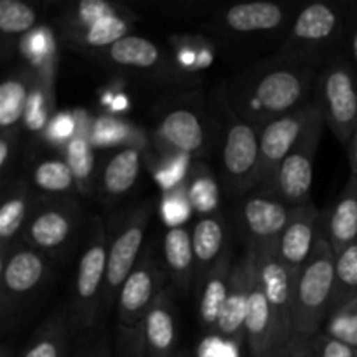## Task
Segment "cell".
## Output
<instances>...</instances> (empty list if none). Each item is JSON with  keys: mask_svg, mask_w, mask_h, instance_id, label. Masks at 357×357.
Masks as SVG:
<instances>
[{"mask_svg": "<svg viewBox=\"0 0 357 357\" xmlns=\"http://www.w3.org/2000/svg\"><path fill=\"white\" fill-rule=\"evenodd\" d=\"M321 331L335 340L351 345L357 351V298L333 310Z\"/></svg>", "mask_w": 357, "mask_h": 357, "instance_id": "41", "label": "cell"}, {"mask_svg": "<svg viewBox=\"0 0 357 357\" xmlns=\"http://www.w3.org/2000/svg\"><path fill=\"white\" fill-rule=\"evenodd\" d=\"M251 282H253L251 258L250 255L244 253V257L234 264L229 296H227L222 317L213 335H218L220 338L230 344H244V324H246L248 305H250Z\"/></svg>", "mask_w": 357, "mask_h": 357, "instance_id": "19", "label": "cell"}, {"mask_svg": "<svg viewBox=\"0 0 357 357\" xmlns=\"http://www.w3.org/2000/svg\"><path fill=\"white\" fill-rule=\"evenodd\" d=\"M169 278L164 265L145 248L139 261L119 291L117 326L138 328L155 300L169 288Z\"/></svg>", "mask_w": 357, "mask_h": 357, "instance_id": "12", "label": "cell"}, {"mask_svg": "<svg viewBox=\"0 0 357 357\" xmlns=\"http://www.w3.org/2000/svg\"><path fill=\"white\" fill-rule=\"evenodd\" d=\"M108 230L103 218L91 216L77 260L72 284V309L77 335L101 324L105 281H107Z\"/></svg>", "mask_w": 357, "mask_h": 357, "instance_id": "3", "label": "cell"}, {"mask_svg": "<svg viewBox=\"0 0 357 357\" xmlns=\"http://www.w3.org/2000/svg\"><path fill=\"white\" fill-rule=\"evenodd\" d=\"M91 143L94 149H126V146H138L145 152L150 146V139L146 138L142 129L136 128L131 122L117 117V115L103 114L94 119L89 132Z\"/></svg>", "mask_w": 357, "mask_h": 357, "instance_id": "33", "label": "cell"}, {"mask_svg": "<svg viewBox=\"0 0 357 357\" xmlns=\"http://www.w3.org/2000/svg\"><path fill=\"white\" fill-rule=\"evenodd\" d=\"M162 265L171 284L180 291H188L195 284L192 229L187 225L166 230L162 237Z\"/></svg>", "mask_w": 357, "mask_h": 357, "instance_id": "28", "label": "cell"}, {"mask_svg": "<svg viewBox=\"0 0 357 357\" xmlns=\"http://www.w3.org/2000/svg\"><path fill=\"white\" fill-rule=\"evenodd\" d=\"M115 351L117 357H150L143 342L142 330L138 328L117 326L115 335Z\"/></svg>", "mask_w": 357, "mask_h": 357, "instance_id": "46", "label": "cell"}, {"mask_svg": "<svg viewBox=\"0 0 357 357\" xmlns=\"http://www.w3.org/2000/svg\"><path fill=\"white\" fill-rule=\"evenodd\" d=\"M139 330L150 357H171L176 354L178 314L171 288H167L150 307L139 324Z\"/></svg>", "mask_w": 357, "mask_h": 357, "instance_id": "21", "label": "cell"}, {"mask_svg": "<svg viewBox=\"0 0 357 357\" xmlns=\"http://www.w3.org/2000/svg\"><path fill=\"white\" fill-rule=\"evenodd\" d=\"M56 68L58 65L37 68V80L21 124V132H26L33 139L44 138L49 122L56 115Z\"/></svg>", "mask_w": 357, "mask_h": 357, "instance_id": "32", "label": "cell"}, {"mask_svg": "<svg viewBox=\"0 0 357 357\" xmlns=\"http://www.w3.org/2000/svg\"><path fill=\"white\" fill-rule=\"evenodd\" d=\"M28 183L37 197H75L77 181L63 155L35 157L28 167Z\"/></svg>", "mask_w": 357, "mask_h": 357, "instance_id": "30", "label": "cell"}, {"mask_svg": "<svg viewBox=\"0 0 357 357\" xmlns=\"http://www.w3.org/2000/svg\"><path fill=\"white\" fill-rule=\"evenodd\" d=\"M323 237L335 253L357 243V178L349 176L330 211L323 213Z\"/></svg>", "mask_w": 357, "mask_h": 357, "instance_id": "27", "label": "cell"}, {"mask_svg": "<svg viewBox=\"0 0 357 357\" xmlns=\"http://www.w3.org/2000/svg\"><path fill=\"white\" fill-rule=\"evenodd\" d=\"M37 195L31 190L26 176L17 174L2 187L0 201V257L14 244L20 243L21 234L33 209Z\"/></svg>", "mask_w": 357, "mask_h": 357, "instance_id": "20", "label": "cell"}, {"mask_svg": "<svg viewBox=\"0 0 357 357\" xmlns=\"http://www.w3.org/2000/svg\"><path fill=\"white\" fill-rule=\"evenodd\" d=\"M77 129H79V117H77V110H63L56 112V115L52 117V121L49 122L47 129L44 132V142L51 143L52 146H58L63 149L66 146V143L77 135Z\"/></svg>", "mask_w": 357, "mask_h": 357, "instance_id": "44", "label": "cell"}, {"mask_svg": "<svg viewBox=\"0 0 357 357\" xmlns=\"http://www.w3.org/2000/svg\"><path fill=\"white\" fill-rule=\"evenodd\" d=\"M183 185L192 209H194V213H197L199 218L220 213L222 188H220V183L213 171L204 162L194 160Z\"/></svg>", "mask_w": 357, "mask_h": 357, "instance_id": "34", "label": "cell"}, {"mask_svg": "<svg viewBox=\"0 0 357 357\" xmlns=\"http://www.w3.org/2000/svg\"><path fill=\"white\" fill-rule=\"evenodd\" d=\"M288 20V7L278 2L237 3L218 14L220 30L234 35L275 31Z\"/></svg>", "mask_w": 357, "mask_h": 357, "instance_id": "22", "label": "cell"}, {"mask_svg": "<svg viewBox=\"0 0 357 357\" xmlns=\"http://www.w3.org/2000/svg\"><path fill=\"white\" fill-rule=\"evenodd\" d=\"M324 128H326V122L319 108L295 149L282 160L271 180L261 185L260 190L268 192L293 208L310 204L312 202L310 192H312L314 160H316V153L323 139Z\"/></svg>", "mask_w": 357, "mask_h": 357, "instance_id": "10", "label": "cell"}, {"mask_svg": "<svg viewBox=\"0 0 357 357\" xmlns=\"http://www.w3.org/2000/svg\"><path fill=\"white\" fill-rule=\"evenodd\" d=\"M173 61L183 73L201 72L213 63V51L209 42L194 35H176L171 37Z\"/></svg>", "mask_w": 357, "mask_h": 357, "instance_id": "38", "label": "cell"}, {"mask_svg": "<svg viewBox=\"0 0 357 357\" xmlns=\"http://www.w3.org/2000/svg\"><path fill=\"white\" fill-rule=\"evenodd\" d=\"M152 215V201L138 202L114 223V230L108 234L107 281L101 303V321L110 312L112 307H115L122 284L139 261L143 253V239Z\"/></svg>", "mask_w": 357, "mask_h": 357, "instance_id": "5", "label": "cell"}, {"mask_svg": "<svg viewBox=\"0 0 357 357\" xmlns=\"http://www.w3.org/2000/svg\"><path fill=\"white\" fill-rule=\"evenodd\" d=\"M310 345H312L314 357H357L354 347L328 337L323 331L310 337Z\"/></svg>", "mask_w": 357, "mask_h": 357, "instance_id": "47", "label": "cell"}, {"mask_svg": "<svg viewBox=\"0 0 357 357\" xmlns=\"http://www.w3.org/2000/svg\"><path fill=\"white\" fill-rule=\"evenodd\" d=\"M239 351H241V349H239ZM239 351H237V352H234V354H232V356H230V357H241V354H239Z\"/></svg>", "mask_w": 357, "mask_h": 357, "instance_id": "53", "label": "cell"}, {"mask_svg": "<svg viewBox=\"0 0 357 357\" xmlns=\"http://www.w3.org/2000/svg\"><path fill=\"white\" fill-rule=\"evenodd\" d=\"M354 298H357V243L335 253V286L331 312Z\"/></svg>", "mask_w": 357, "mask_h": 357, "instance_id": "37", "label": "cell"}, {"mask_svg": "<svg viewBox=\"0 0 357 357\" xmlns=\"http://www.w3.org/2000/svg\"><path fill=\"white\" fill-rule=\"evenodd\" d=\"M345 14L338 3L312 2L296 14L275 56L319 66L331 58L344 33Z\"/></svg>", "mask_w": 357, "mask_h": 357, "instance_id": "4", "label": "cell"}, {"mask_svg": "<svg viewBox=\"0 0 357 357\" xmlns=\"http://www.w3.org/2000/svg\"><path fill=\"white\" fill-rule=\"evenodd\" d=\"M314 94L328 128L349 145L357 128V68L351 59L340 54L328 58L317 73Z\"/></svg>", "mask_w": 357, "mask_h": 357, "instance_id": "6", "label": "cell"}, {"mask_svg": "<svg viewBox=\"0 0 357 357\" xmlns=\"http://www.w3.org/2000/svg\"><path fill=\"white\" fill-rule=\"evenodd\" d=\"M152 169L153 180L159 183L164 192L181 187L187 180L194 159L181 153L153 152V162H146Z\"/></svg>", "mask_w": 357, "mask_h": 357, "instance_id": "39", "label": "cell"}, {"mask_svg": "<svg viewBox=\"0 0 357 357\" xmlns=\"http://www.w3.org/2000/svg\"><path fill=\"white\" fill-rule=\"evenodd\" d=\"M321 236H323V213L310 202L296 208L293 218L289 220L274 246L268 250L282 261L284 267L296 274L309 260Z\"/></svg>", "mask_w": 357, "mask_h": 357, "instance_id": "18", "label": "cell"}, {"mask_svg": "<svg viewBox=\"0 0 357 357\" xmlns=\"http://www.w3.org/2000/svg\"><path fill=\"white\" fill-rule=\"evenodd\" d=\"M73 357H112V335L103 323L77 335Z\"/></svg>", "mask_w": 357, "mask_h": 357, "instance_id": "43", "label": "cell"}, {"mask_svg": "<svg viewBox=\"0 0 357 357\" xmlns=\"http://www.w3.org/2000/svg\"><path fill=\"white\" fill-rule=\"evenodd\" d=\"M20 49L31 68L58 65V44L54 31L49 26H37L20 42Z\"/></svg>", "mask_w": 357, "mask_h": 357, "instance_id": "40", "label": "cell"}, {"mask_svg": "<svg viewBox=\"0 0 357 357\" xmlns=\"http://www.w3.org/2000/svg\"><path fill=\"white\" fill-rule=\"evenodd\" d=\"M0 357H14V356L10 354L9 347H2V351H0Z\"/></svg>", "mask_w": 357, "mask_h": 357, "instance_id": "51", "label": "cell"}, {"mask_svg": "<svg viewBox=\"0 0 357 357\" xmlns=\"http://www.w3.org/2000/svg\"><path fill=\"white\" fill-rule=\"evenodd\" d=\"M317 73L319 66L274 56L234 77L223 91L232 110L255 129H261L312 103Z\"/></svg>", "mask_w": 357, "mask_h": 357, "instance_id": "1", "label": "cell"}, {"mask_svg": "<svg viewBox=\"0 0 357 357\" xmlns=\"http://www.w3.org/2000/svg\"><path fill=\"white\" fill-rule=\"evenodd\" d=\"M192 246L195 257V286L230 251V227L222 213L201 216L192 227Z\"/></svg>", "mask_w": 357, "mask_h": 357, "instance_id": "23", "label": "cell"}, {"mask_svg": "<svg viewBox=\"0 0 357 357\" xmlns=\"http://www.w3.org/2000/svg\"><path fill=\"white\" fill-rule=\"evenodd\" d=\"M94 58L110 68L153 79L183 80L185 75L157 42L135 33L128 35L103 52L94 54Z\"/></svg>", "mask_w": 357, "mask_h": 357, "instance_id": "14", "label": "cell"}, {"mask_svg": "<svg viewBox=\"0 0 357 357\" xmlns=\"http://www.w3.org/2000/svg\"><path fill=\"white\" fill-rule=\"evenodd\" d=\"M232 250L227 251L218 265L201 279L199 288V324L208 335H213L222 317L230 289V275L234 268Z\"/></svg>", "mask_w": 357, "mask_h": 357, "instance_id": "26", "label": "cell"}, {"mask_svg": "<svg viewBox=\"0 0 357 357\" xmlns=\"http://www.w3.org/2000/svg\"><path fill=\"white\" fill-rule=\"evenodd\" d=\"M145 164L146 152L138 146L108 152L98 166L94 195L105 206L117 204L135 190Z\"/></svg>", "mask_w": 357, "mask_h": 357, "instance_id": "17", "label": "cell"}, {"mask_svg": "<svg viewBox=\"0 0 357 357\" xmlns=\"http://www.w3.org/2000/svg\"><path fill=\"white\" fill-rule=\"evenodd\" d=\"M38 17L40 14L30 3L21 2V0H2L0 2V35H2L3 45H20V42L37 28Z\"/></svg>", "mask_w": 357, "mask_h": 357, "instance_id": "36", "label": "cell"}, {"mask_svg": "<svg viewBox=\"0 0 357 357\" xmlns=\"http://www.w3.org/2000/svg\"><path fill=\"white\" fill-rule=\"evenodd\" d=\"M37 80V70L17 66L0 84V131H21L24 110Z\"/></svg>", "mask_w": 357, "mask_h": 357, "instance_id": "29", "label": "cell"}, {"mask_svg": "<svg viewBox=\"0 0 357 357\" xmlns=\"http://www.w3.org/2000/svg\"><path fill=\"white\" fill-rule=\"evenodd\" d=\"M82 225L84 208L77 197H37L20 243L56 260L68 251Z\"/></svg>", "mask_w": 357, "mask_h": 357, "instance_id": "7", "label": "cell"}, {"mask_svg": "<svg viewBox=\"0 0 357 357\" xmlns=\"http://www.w3.org/2000/svg\"><path fill=\"white\" fill-rule=\"evenodd\" d=\"M349 44H351V61L357 68V24L354 26V30H352L351 42Z\"/></svg>", "mask_w": 357, "mask_h": 357, "instance_id": "50", "label": "cell"}, {"mask_svg": "<svg viewBox=\"0 0 357 357\" xmlns=\"http://www.w3.org/2000/svg\"><path fill=\"white\" fill-rule=\"evenodd\" d=\"M222 110L225 112L223 122L222 149V187L229 197H243L255 188L260 160V139L258 129L241 119L229 105L223 91L220 98Z\"/></svg>", "mask_w": 357, "mask_h": 357, "instance_id": "8", "label": "cell"}, {"mask_svg": "<svg viewBox=\"0 0 357 357\" xmlns=\"http://www.w3.org/2000/svg\"><path fill=\"white\" fill-rule=\"evenodd\" d=\"M274 357H314L310 338L291 337V340H289Z\"/></svg>", "mask_w": 357, "mask_h": 357, "instance_id": "48", "label": "cell"}, {"mask_svg": "<svg viewBox=\"0 0 357 357\" xmlns=\"http://www.w3.org/2000/svg\"><path fill=\"white\" fill-rule=\"evenodd\" d=\"M335 286V251L323 236L309 260L295 274L293 284V337L310 338L323 330L331 312Z\"/></svg>", "mask_w": 357, "mask_h": 357, "instance_id": "2", "label": "cell"}, {"mask_svg": "<svg viewBox=\"0 0 357 357\" xmlns=\"http://www.w3.org/2000/svg\"><path fill=\"white\" fill-rule=\"evenodd\" d=\"M159 211L164 223L169 225V229H173V227H183L187 223V220L190 218L194 209H192L190 201H188L185 185L174 188V190L164 192L162 199H160Z\"/></svg>", "mask_w": 357, "mask_h": 357, "instance_id": "42", "label": "cell"}, {"mask_svg": "<svg viewBox=\"0 0 357 357\" xmlns=\"http://www.w3.org/2000/svg\"><path fill=\"white\" fill-rule=\"evenodd\" d=\"M209 132L201 110L188 100L173 101L160 112L150 149L153 152L181 153L190 159L206 155L209 149Z\"/></svg>", "mask_w": 357, "mask_h": 357, "instance_id": "11", "label": "cell"}, {"mask_svg": "<svg viewBox=\"0 0 357 357\" xmlns=\"http://www.w3.org/2000/svg\"><path fill=\"white\" fill-rule=\"evenodd\" d=\"M21 131H0V181L9 183L14 176L17 159L21 153Z\"/></svg>", "mask_w": 357, "mask_h": 357, "instance_id": "45", "label": "cell"}, {"mask_svg": "<svg viewBox=\"0 0 357 357\" xmlns=\"http://www.w3.org/2000/svg\"><path fill=\"white\" fill-rule=\"evenodd\" d=\"M347 146H349V162H351V176L357 178V128Z\"/></svg>", "mask_w": 357, "mask_h": 357, "instance_id": "49", "label": "cell"}, {"mask_svg": "<svg viewBox=\"0 0 357 357\" xmlns=\"http://www.w3.org/2000/svg\"><path fill=\"white\" fill-rule=\"evenodd\" d=\"M52 264L51 257L24 243L14 244L0 257V310L3 323L44 288Z\"/></svg>", "mask_w": 357, "mask_h": 357, "instance_id": "9", "label": "cell"}, {"mask_svg": "<svg viewBox=\"0 0 357 357\" xmlns=\"http://www.w3.org/2000/svg\"><path fill=\"white\" fill-rule=\"evenodd\" d=\"M319 110L316 101L309 103L300 110L286 114L275 121L268 122L261 129H258V139H260V160H258V173L255 188H260L261 185L271 180L282 160L288 157V153L295 149L300 142L302 135L305 132L307 126L310 124L316 112ZM253 188V190H255Z\"/></svg>", "mask_w": 357, "mask_h": 357, "instance_id": "15", "label": "cell"}, {"mask_svg": "<svg viewBox=\"0 0 357 357\" xmlns=\"http://www.w3.org/2000/svg\"><path fill=\"white\" fill-rule=\"evenodd\" d=\"M136 21H138V14L129 9L126 13L117 14V16L98 21L91 26L65 31V33L59 35L68 47L84 52L86 56H94L131 35Z\"/></svg>", "mask_w": 357, "mask_h": 357, "instance_id": "24", "label": "cell"}, {"mask_svg": "<svg viewBox=\"0 0 357 357\" xmlns=\"http://www.w3.org/2000/svg\"><path fill=\"white\" fill-rule=\"evenodd\" d=\"M75 337L72 309L63 305L33 331L20 357H66Z\"/></svg>", "mask_w": 357, "mask_h": 357, "instance_id": "25", "label": "cell"}, {"mask_svg": "<svg viewBox=\"0 0 357 357\" xmlns=\"http://www.w3.org/2000/svg\"><path fill=\"white\" fill-rule=\"evenodd\" d=\"M126 10H129V7L107 2V0H80V2L70 3L59 14V33L91 26L98 21L117 16V14L126 13Z\"/></svg>", "mask_w": 357, "mask_h": 357, "instance_id": "35", "label": "cell"}, {"mask_svg": "<svg viewBox=\"0 0 357 357\" xmlns=\"http://www.w3.org/2000/svg\"><path fill=\"white\" fill-rule=\"evenodd\" d=\"M171 357H190V354H187V352H176V354H173Z\"/></svg>", "mask_w": 357, "mask_h": 357, "instance_id": "52", "label": "cell"}, {"mask_svg": "<svg viewBox=\"0 0 357 357\" xmlns=\"http://www.w3.org/2000/svg\"><path fill=\"white\" fill-rule=\"evenodd\" d=\"M246 253L251 258L255 279L274 314L279 333L284 342H289L293 337L291 309L295 274L284 267L268 248H248Z\"/></svg>", "mask_w": 357, "mask_h": 357, "instance_id": "16", "label": "cell"}, {"mask_svg": "<svg viewBox=\"0 0 357 357\" xmlns=\"http://www.w3.org/2000/svg\"><path fill=\"white\" fill-rule=\"evenodd\" d=\"M295 211L296 208L257 188L237 199V227L246 239L248 248H272Z\"/></svg>", "mask_w": 357, "mask_h": 357, "instance_id": "13", "label": "cell"}, {"mask_svg": "<svg viewBox=\"0 0 357 357\" xmlns=\"http://www.w3.org/2000/svg\"><path fill=\"white\" fill-rule=\"evenodd\" d=\"M77 117H79V129L63 149V157L75 176L79 195H94L98 166L96 153H94L96 149L89 138L93 121H89L86 110H77Z\"/></svg>", "mask_w": 357, "mask_h": 357, "instance_id": "31", "label": "cell"}]
</instances>
